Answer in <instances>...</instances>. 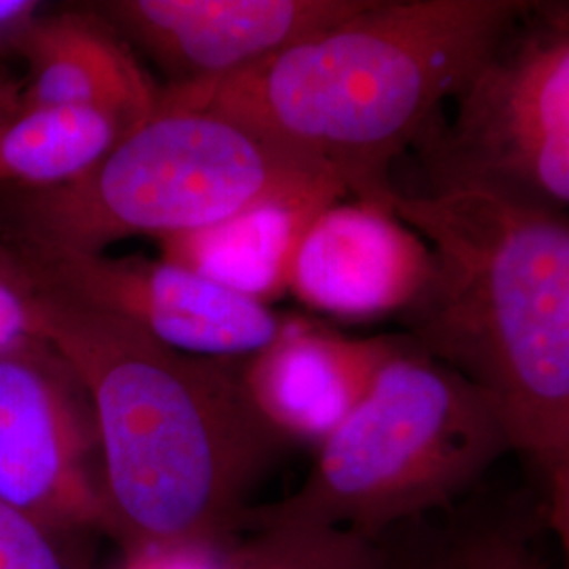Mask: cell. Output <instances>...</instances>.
Wrapping results in <instances>:
<instances>
[{
    "instance_id": "6da1fadb",
    "label": "cell",
    "mask_w": 569,
    "mask_h": 569,
    "mask_svg": "<svg viewBox=\"0 0 569 569\" xmlns=\"http://www.w3.org/2000/svg\"><path fill=\"white\" fill-rule=\"evenodd\" d=\"M23 287L34 340L60 355L91 403L108 536L122 555L224 547L243 528L262 468L284 446L251 403L241 366L188 355L108 312Z\"/></svg>"
},
{
    "instance_id": "7a4b0ae2",
    "label": "cell",
    "mask_w": 569,
    "mask_h": 569,
    "mask_svg": "<svg viewBox=\"0 0 569 569\" xmlns=\"http://www.w3.org/2000/svg\"><path fill=\"white\" fill-rule=\"evenodd\" d=\"M517 0H366L244 70L171 82L159 108L239 122L392 209L390 167L526 16Z\"/></svg>"
},
{
    "instance_id": "3957f363",
    "label": "cell",
    "mask_w": 569,
    "mask_h": 569,
    "mask_svg": "<svg viewBox=\"0 0 569 569\" xmlns=\"http://www.w3.org/2000/svg\"><path fill=\"white\" fill-rule=\"evenodd\" d=\"M392 211L432 251L407 336L479 388L545 479L569 456V218L435 186Z\"/></svg>"
},
{
    "instance_id": "277c9868",
    "label": "cell",
    "mask_w": 569,
    "mask_h": 569,
    "mask_svg": "<svg viewBox=\"0 0 569 569\" xmlns=\"http://www.w3.org/2000/svg\"><path fill=\"white\" fill-rule=\"evenodd\" d=\"M509 451L488 397L409 338L317 448L305 483L277 505L249 507L243 526H323L378 542L449 509Z\"/></svg>"
},
{
    "instance_id": "5b68a950",
    "label": "cell",
    "mask_w": 569,
    "mask_h": 569,
    "mask_svg": "<svg viewBox=\"0 0 569 569\" xmlns=\"http://www.w3.org/2000/svg\"><path fill=\"white\" fill-rule=\"evenodd\" d=\"M319 186L345 188L321 167L239 122L157 108L77 182L18 190L0 211V234L102 253L127 237L163 241Z\"/></svg>"
},
{
    "instance_id": "8992f818",
    "label": "cell",
    "mask_w": 569,
    "mask_h": 569,
    "mask_svg": "<svg viewBox=\"0 0 569 569\" xmlns=\"http://www.w3.org/2000/svg\"><path fill=\"white\" fill-rule=\"evenodd\" d=\"M538 4L453 98L435 186L481 188L569 218V4Z\"/></svg>"
},
{
    "instance_id": "52a82bcc",
    "label": "cell",
    "mask_w": 569,
    "mask_h": 569,
    "mask_svg": "<svg viewBox=\"0 0 569 569\" xmlns=\"http://www.w3.org/2000/svg\"><path fill=\"white\" fill-rule=\"evenodd\" d=\"M0 262L21 283L122 319L197 357H253L283 317L167 260L23 243L0 234Z\"/></svg>"
},
{
    "instance_id": "ba28073f",
    "label": "cell",
    "mask_w": 569,
    "mask_h": 569,
    "mask_svg": "<svg viewBox=\"0 0 569 569\" xmlns=\"http://www.w3.org/2000/svg\"><path fill=\"white\" fill-rule=\"evenodd\" d=\"M0 505L60 533H106L91 403L39 340L0 352Z\"/></svg>"
},
{
    "instance_id": "9c48e42d",
    "label": "cell",
    "mask_w": 569,
    "mask_h": 569,
    "mask_svg": "<svg viewBox=\"0 0 569 569\" xmlns=\"http://www.w3.org/2000/svg\"><path fill=\"white\" fill-rule=\"evenodd\" d=\"M366 0H112L103 20L143 47L173 82L244 70L336 21Z\"/></svg>"
},
{
    "instance_id": "30bf717a",
    "label": "cell",
    "mask_w": 569,
    "mask_h": 569,
    "mask_svg": "<svg viewBox=\"0 0 569 569\" xmlns=\"http://www.w3.org/2000/svg\"><path fill=\"white\" fill-rule=\"evenodd\" d=\"M432 274L430 244L392 209L336 203L306 230L289 291L310 310L363 321L406 312Z\"/></svg>"
},
{
    "instance_id": "8fae6325",
    "label": "cell",
    "mask_w": 569,
    "mask_h": 569,
    "mask_svg": "<svg viewBox=\"0 0 569 569\" xmlns=\"http://www.w3.org/2000/svg\"><path fill=\"white\" fill-rule=\"evenodd\" d=\"M407 342V333L359 340L308 319L283 317L277 338L244 359V390L283 443L319 448Z\"/></svg>"
},
{
    "instance_id": "7c38bea8",
    "label": "cell",
    "mask_w": 569,
    "mask_h": 569,
    "mask_svg": "<svg viewBox=\"0 0 569 569\" xmlns=\"http://www.w3.org/2000/svg\"><path fill=\"white\" fill-rule=\"evenodd\" d=\"M21 56L30 70L20 110L98 108L136 131L159 108L161 91L103 18L91 13L39 18Z\"/></svg>"
},
{
    "instance_id": "4fadbf2b",
    "label": "cell",
    "mask_w": 569,
    "mask_h": 569,
    "mask_svg": "<svg viewBox=\"0 0 569 569\" xmlns=\"http://www.w3.org/2000/svg\"><path fill=\"white\" fill-rule=\"evenodd\" d=\"M345 197L340 186H319L253 204L220 224L163 239V260L268 306L289 291L306 230Z\"/></svg>"
},
{
    "instance_id": "5bb4252c",
    "label": "cell",
    "mask_w": 569,
    "mask_h": 569,
    "mask_svg": "<svg viewBox=\"0 0 569 569\" xmlns=\"http://www.w3.org/2000/svg\"><path fill=\"white\" fill-rule=\"evenodd\" d=\"M131 133L98 108L18 110L0 136V183L47 190L77 182Z\"/></svg>"
},
{
    "instance_id": "9a60e30c",
    "label": "cell",
    "mask_w": 569,
    "mask_h": 569,
    "mask_svg": "<svg viewBox=\"0 0 569 569\" xmlns=\"http://www.w3.org/2000/svg\"><path fill=\"white\" fill-rule=\"evenodd\" d=\"M251 533L222 547L220 569H385L380 542L345 529L249 521Z\"/></svg>"
},
{
    "instance_id": "2e32d148",
    "label": "cell",
    "mask_w": 569,
    "mask_h": 569,
    "mask_svg": "<svg viewBox=\"0 0 569 569\" xmlns=\"http://www.w3.org/2000/svg\"><path fill=\"white\" fill-rule=\"evenodd\" d=\"M378 542L385 569H515L526 552L519 533L489 526H460L422 536L403 526Z\"/></svg>"
},
{
    "instance_id": "e0dca14e",
    "label": "cell",
    "mask_w": 569,
    "mask_h": 569,
    "mask_svg": "<svg viewBox=\"0 0 569 569\" xmlns=\"http://www.w3.org/2000/svg\"><path fill=\"white\" fill-rule=\"evenodd\" d=\"M74 538L0 505V569H87Z\"/></svg>"
},
{
    "instance_id": "ac0fdd59",
    "label": "cell",
    "mask_w": 569,
    "mask_h": 569,
    "mask_svg": "<svg viewBox=\"0 0 569 569\" xmlns=\"http://www.w3.org/2000/svg\"><path fill=\"white\" fill-rule=\"evenodd\" d=\"M28 342H34L30 296L0 262V352Z\"/></svg>"
},
{
    "instance_id": "d6986e66",
    "label": "cell",
    "mask_w": 569,
    "mask_h": 569,
    "mask_svg": "<svg viewBox=\"0 0 569 569\" xmlns=\"http://www.w3.org/2000/svg\"><path fill=\"white\" fill-rule=\"evenodd\" d=\"M220 549L146 550L124 555L121 569H220Z\"/></svg>"
},
{
    "instance_id": "ffe728a7",
    "label": "cell",
    "mask_w": 569,
    "mask_h": 569,
    "mask_svg": "<svg viewBox=\"0 0 569 569\" xmlns=\"http://www.w3.org/2000/svg\"><path fill=\"white\" fill-rule=\"evenodd\" d=\"M39 2L0 0V53H21L32 26L39 20Z\"/></svg>"
},
{
    "instance_id": "44dd1931",
    "label": "cell",
    "mask_w": 569,
    "mask_h": 569,
    "mask_svg": "<svg viewBox=\"0 0 569 569\" xmlns=\"http://www.w3.org/2000/svg\"><path fill=\"white\" fill-rule=\"evenodd\" d=\"M549 521L557 538L563 569H569V456L547 477Z\"/></svg>"
},
{
    "instance_id": "7402d4cb",
    "label": "cell",
    "mask_w": 569,
    "mask_h": 569,
    "mask_svg": "<svg viewBox=\"0 0 569 569\" xmlns=\"http://www.w3.org/2000/svg\"><path fill=\"white\" fill-rule=\"evenodd\" d=\"M21 87L16 81H11L4 72H0V136L9 121L18 114L20 110Z\"/></svg>"
},
{
    "instance_id": "603a6c76",
    "label": "cell",
    "mask_w": 569,
    "mask_h": 569,
    "mask_svg": "<svg viewBox=\"0 0 569 569\" xmlns=\"http://www.w3.org/2000/svg\"><path fill=\"white\" fill-rule=\"evenodd\" d=\"M515 569H549L545 563H540V561H536L531 555H529L528 549L526 552L519 557V561H517V566Z\"/></svg>"
}]
</instances>
